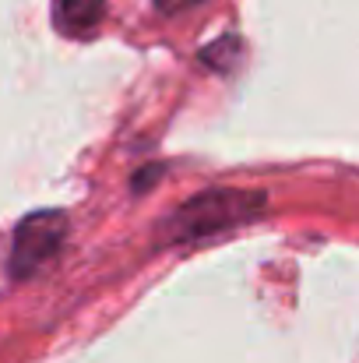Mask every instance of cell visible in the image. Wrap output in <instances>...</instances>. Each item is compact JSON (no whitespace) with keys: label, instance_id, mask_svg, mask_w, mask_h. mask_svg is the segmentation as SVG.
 Returning <instances> with one entry per match:
<instances>
[{"label":"cell","instance_id":"1","mask_svg":"<svg viewBox=\"0 0 359 363\" xmlns=\"http://www.w3.org/2000/svg\"><path fill=\"white\" fill-rule=\"evenodd\" d=\"M268 205V194L246 191V187H212L183 201L162 226L166 243H194L215 233H226L233 226H243L257 219Z\"/></svg>","mask_w":359,"mask_h":363},{"label":"cell","instance_id":"2","mask_svg":"<svg viewBox=\"0 0 359 363\" xmlns=\"http://www.w3.org/2000/svg\"><path fill=\"white\" fill-rule=\"evenodd\" d=\"M67 233V219L64 212H32L25 216L18 226H14V243H11V275L14 279H25L32 275L35 268H42L64 243Z\"/></svg>","mask_w":359,"mask_h":363},{"label":"cell","instance_id":"3","mask_svg":"<svg viewBox=\"0 0 359 363\" xmlns=\"http://www.w3.org/2000/svg\"><path fill=\"white\" fill-rule=\"evenodd\" d=\"M106 18V0H53V21L64 35H89Z\"/></svg>","mask_w":359,"mask_h":363},{"label":"cell","instance_id":"4","mask_svg":"<svg viewBox=\"0 0 359 363\" xmlns=\"http://www.w3.org/2000/svg\"><path fill=\"white\" fill-rule=\"evenodd\" d=\"M162 14H180V11H187V7H194V4H201V0H152Z\"/></svg>","mask_w":359,"mask_h":363}]
</instances>
